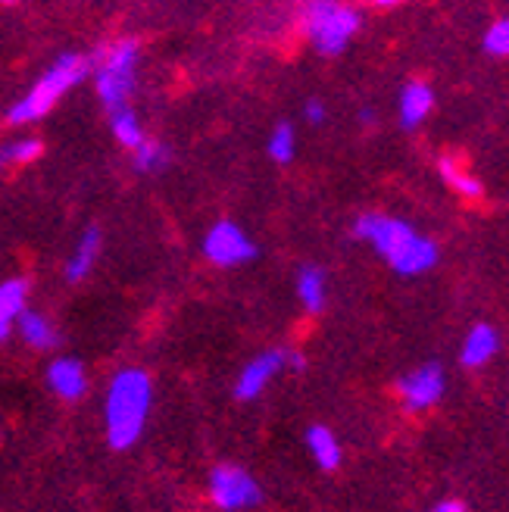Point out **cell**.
<instances>
[{
    "label": "cell",
    "mask_w": 509,
    "mask_h": 512,
    "mask_svg": "<svg viewBox=\"0 0 509 512\" xmlns=\"http://www.w3.org/2000/svg\"><path fill=\"white\" fill-rule=\"evenodd\" d=\"M353 238L372 247V253L400 278H419L441 263L438 241L425 235L410 219L391 213H360L353 219Z\"/></svg>",
    "instance_id": "cell-1"
},
{
    "label": "cell",
    "mask_w": 509,
    "mask_h": 512,
    "mask_svg": "<svg viewBox=\"0 0 509 512\" xmlns=\"http://www.w3.org/2000/svg\"><path fill=\"white\" fill-rule=\"evenodd\" d=\"M88 75H91V57L82 54V50H63V54H57L41 69L35 85L29 91H22L7 107L4 122L10 128H29L41 122L72 88H79Z\"/></svg>",
    "instance_id": "cell-2"
},
{
    "label": "cell",
    "mask_w": 509,
    "mask_h": 512,
    "mask_svg": "<svg viewBox=\"0 0 509 512\" xmlns=\"http://www.w3.org/2000/svg\"><path fill=\"white\" fill-rule=\"evenodd\" d=\"M150 406H154V381L144 369H122L113 375L107 388V441L113 450H129L147 425Z\"/></svg>",
    "instance_id": "cell-3"
},
{
    "label": "cell",
    "mask_w": 509,
    "mask_h": 512,
    "mask_svg": "<svg viewBox=\"0 0 509 512\" xmlns=\"http://www.w3.org/2000/svg\"><path fill=\"white\" fill-rule=\"evenodd\" d=\"M363 22V10L350 0H303L300 7V35L322 60L344 57L363 32Z\"/></svg>",
    "instance_id": "cell-4"
},
{
    "label": "cell",
    "mask_w": 509,
    "mask_h": 512,
    "mask_svg": "<svg viewBox=\"0 0 509 512\" xmlns=\"http://www.w3.org/2000/svg\"><path fill=\"white\" fill-rule=\"evenodd\" d=\"M141 60H144V50L138 38H119L97 50V57L91 60L88 79L94 82V94L100 100V107H104V113L132 104V97L138 91V79H141Z\"/></svg>",
    "instance_id": "cell-5"
},
{
    "label": "cell",
    "mask_w": 509,
    "mask_h": 512,
    "mask_svg": "<svg viewBox=\"0 0 509 512\" xmlns=\"http://www.w3.org/2000/svg\"><path fill=\"white\" fill-rule=\"evenodd\" d=\"M203 260L216 269H238L260 256V247L247 235V228L235 219H216L200 238Z\"/></svg>",
    "instance_id": "cell-6"
},
{
    "label": "cell",
    "mask_w": 509,
    "mask_h": 512,
    "mask_svg": "<svg viewBox=\"0 0 509 512\" xmlns=\"http://www.w3.org/2000/svg\"><path fill=\"white\" fill-rule=\"evenodd\" d=\"M210 500L222 512H241L260 503V484L235 463H222L210 475Z\"/></svg>",
    "instance_id": "cell-7"
},
{
    "label": "cell",
    "mask_w": 509,
    "mask_h": 512,
    "mask_svg": "<svg viewBox=\"0 0 509 512\" xmlns=\"http://www.w3.org/2000/svg\"><path fill=\"white\" fill-rule=\"evenodd\" d=\"M444 388H447V375L438 363H425L413 372H406L400 381H397V394L403 400V406L410 409V413H422V409H431L441 397H444Z\"/></svg>",
    "instance_id": "cell-8"
},
{
    "label": "cell",
    "mask_w": 509,
    "mask_h": 512,
    "mask_svg": "<svg viewBox=\"0 0 509 512\" xmlns=\"http://www.w3.org/2000/svg\"><path fill=\"white\" fill-rule=\"evenodd\" d=\"M438 104V94L425 79H410L397 91V125L400 132H419L431 119Z\"/></svg>",
    "instance_id": "cell-9"
},
{
    "label": "cell",
    "mask_w": 509,
    "mask_h": 512,
    "mask_svg": "<svg viewBox=\"0 0 509 512\" xmlns=\"http://www.w3.org/2000/svg\"><path fill=\"white\" fill-rule=\"evenodd\" d=\"M282 369H288V350H266L260 356H253L250 363H244V369L235 381V397L257 400L266 391V384Z\"/></svg>",
    "instance_id": "cell-10"
},
{
    "label": "cell",
    "mask_w": 509,
    "mask_h": 512,
    "mask_svg": "<svg viewBox=\"0 0 509 512\" xmlns=\"http://www.w3.org/2000/svg\"><path fill=\"white\" fill-rule=\"evenodd\" d=\"M100 253H104V228L85 225L82 235L75 238V244H72V253L66 256L63 278L69 281V285H79V281H85L94 272Z\"/></svg>",
    "instance_id": "cell-11"
},
{
    "label": "cell",
    "mask_w": 509,
    "mask_h": 512,
    "mask_svg": "<svg viewBox=\"0 0 509 512\" xmlns=\"http://www.w3.org/2000/svg\"><path fill=\"white\" fill-rule=\"evenodd\" d=\"M47 388L60 400H79L88 391V372L75 356H57L47 366Z\"/></svg>",
    "instance_id": "cell-12"
},
{
    "label": "cell",
    "mask_w": 509,
    "mask_h": 512,
    "mask_svg": "<svg viewBox=\"0 0 509 512\" xmlns=\"http://www.w3.org/2000/svg\"><path fill=\"white\" fill-rule=\"evenodd\" d=\"M25 310H29V281L19 275L0 281V344L16 331V322Z\"/></svg>",
    "instance_id": "cell-13"
},
{
    "label": "cell",
    "mask_w": 509,
    "mask_h": 512,
    "mask_svg": "<svg viewBox=\"0 0 509 512\" xmlns=\"http://www.w3.org/2000/svg\"><path fill=\"white\" fill-rule=\"evenodd\" d=\"M294 294L310 316L322 313L328 303V275L316 263H303L294 275Z\"/></svg>",
    "instance_id": "cell-14"
},
{
    "label": "cell",
    "mask_w": 509,
    "mask_h": 512,
    "mask_svg": "<svg viewBox=\"0 0 509 512\" xmlns=\"http://www.w3.org/2000/svg\"><path fill=\"white\" fill-rule=\"evenodd\" d=\"M500 350V331L488 322H478L469 328V335L463 338V347H460V363L469 366V369H478L491 363Z\"/></svg>",
    "instance_id": "cell-15"
},
{
    "label": "cell",
    "mask_w": 509,
    "mask_h": 512,
    "mask_svg": "<svg viewBox=\"0 0 509 512\" xmlns=\"http://www.w3.org/2000/svg\"><path fill=\"white\" fill-rule=\"evenodd\" d=\"M132 169L144 178H160L172 169V160H175V153L166 141L154 138V135H147L144 144H138L132 153Z\"/></svg>",
    "instance_id": "cell-16"
},
{
    "label": "cell",
    "mask_w": 509,
    "mask_h": 512,
    "mask_svg": "<svg viewBox=\"0 0 509 512\" xmlns=\"http://www.w3.org/2000/svg\"><path fill=\"white\" fill-rule=\"evenodd\" d=\"M16 331H19V338L29 344L32 350H54L60 344V331L54 325V319L44 316L41 310H25L16 322Z\"/></svg>",
    "instance_id": "cell-17"
},
{
    "label": "cell",
    "mask_w": 509,
    "mask_h": 512,
    "mask_svg": "<svg viewBox=\"0 0 509 512\" xmlns=\"http://www.w3.org/2000/svg\"><path fill=\"white\" fill-rule=\"evenodd\" d=\"M107 125H110V135L116 138V144L122 150H135L138 144L147 141V128H144V119L141 113L132 107V104H125V107H116L107 113Z\"/></svg>",
    "instance_id": "cell-18"
},
{
    "label": "cell",
    "mask_w": 509,
    "mask_h": 512,
    "mask_svg": "<svg viewBox=\"0 0 509 512\" xmlns=\"http://www.w3.org/2000/svg\"><path fill=\"white\" fill-rule=\"evenodd\" d=\"M438 172H441V178H444V185L450 188V191H456L463 200H481L485 197V182L475 175V172H469L460 160H453V157H441L438 160Z\"/></svg>",
    "instance_id": "cell-19"
},
{
    "label": "cell",
    "mask_w": 509,
    "mask_h": 512,
    "mask_svg": "<svg viewBox=\"0 0 509 512\" xmlns=\"http://www.w3.org/2000/svg\"><path fill=\"white\" fill-rule=\"evenodd\" d=\"M297 150H300V138H297L294 122H288V119L275 122L266 135V157L275 166H291L297 160Z\"/></svg>",
    "instance_id": "cell-20"
},
{
    "label": "cell",
    "mask_w": 509,
    "mask_h": 512,
    "mask_svg": "<svg viewBox=\"0 0 509 512\" xmlns=\"http://www.w3.org/2000/svg\"><path fill=\"white\" fill-rule=\"evenodd\" d=\"M44 153V141L38 135H19V138H4L0 141V172H10L19 166L35 163Z\"/></svg>",
    "instance_id": "cell-21"
},
{
    "label": "cell",
    "mask_w": 509,
    "mask_h": 512,
    "mask_svg": "<svg viewBox=\"0 0 509 512\" xmlns=\"http://www.w3.org/2000/svg\"><path fill=\"white\" fill-rule=\"evenodd\" d=\"M307 450H310V456L319 463V469H325V472H332V469L341 466V444H338L332 428L313 425L307 431Z\"/></svg>",
    "instance_id": "cell-22"
},
{
    "label": "cell",
    "mask_w": 509,
    "mask_h": 512,
    "mask_svg": "<svg viewBox=\"0 0 509 512\" xmlns=\"http://www.w3.org/2000/svg\"><path fill=\"white\" fill-rule=\"evenodd\" d=\"M481 50L491 60H509V13L488 25V32L481 35Z\"/></svg>",
    "instance_id": "cell-23"
},
{
    "label": "cell",
    "mask_w": 509,
    "mask_h": 512,
    "mask_svg": "<svg viewBox=\"0 0 509 512\" xmlns=\"http://www.w3.org/2000/svg\"><path fill=\"white\" fill-rule=\"evenodd\" d=\"M300 116H303V122H307L310 128H322V125L328 122V107H325V100L310 97L307 104H303Z\"/></svg>",
    "instance_id": "cell-24"
},
{
    "label": "cell",
    "mask_w": 509,
    "mask_h": 512,
    "mask_svg": "<svg viewBox=\"0 0 509 512\" xmlns=\"http://www.w3.org/2000/svg\"><path fill=\"white\" fill-rule=\"evenodd\" d=\"M356 122H360L363 128H375V125H378L375 107H360V113H356Z\"/></svg>",
    "instance_id": "cell-25"
},
{
    "label": "cell",
    "mask_w": 509,
    "mask_h": 512,
    "mask_svg": "<svg viewBox=\"0 0 509 512\" xmlns=\"http://www.w3.org/2000/svg\"><path fill=\"white\" fill-rule=\"evenodd\" d=\"M428 512H466V506H463L460 500H444V503H438V506H431Z\"/></svg>",
    "instance_id": "cell-26"
},
{
    "label": "cell",
    "mask_w": 509,
    "mask_h": 512,
    "mask_svg": "<svg viewBox=\"0 0 509 512\" xmlns=\"http://www.w3.org/2000/svg\"><path fill=\"white\" fill-rule=\"evenodd\" d=\"M303 366H307V356H303V353H297V350H288V369L300 372Z\"/></svg>",
    "instance_id": "cell-27"
},
{
    "label": "cell",
    "mask_w": 509,
    "mask_h": 512,
    "mask_svg": "<svg viewBox=\"0 0 509 512\" xmlns=\"http://www.w3.org/2000/svg\"><path fill=\"white\" fill-rule=\"evenodd\" d=\"M372 7H381V10H391V7H397V4H403V0H369Z\"/></svg>",
    "instance_id": "cell-28"
},
{
    "label": "cell",
    "mask_w": 509,
    "mask_h": 512,
    "mask_svg": "<svg viewBox=\"0 0 509 512\" xmlns=\"http://www.w3.org/2000/svg\"><path fill=\"white\" fill-rule=\"evenodd\" d=\"M0 4H16V0H0Z\"/></svg>",
    "instance_id": "cell-29"
}]
</instances>
